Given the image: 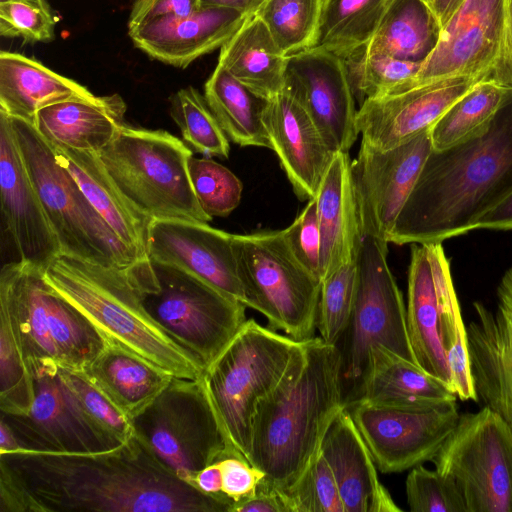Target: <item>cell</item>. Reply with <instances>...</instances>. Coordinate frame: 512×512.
Wrapping results in <instances>:
<instances>
[{
  "mask_svg": "<svg viewBox=\"0 0 512 512\" xmlns=\"http://www.w3.org/2000/svg\"><path fill=\"white\" fill-rule=\"evenodd\" d=\"M163 466L135 434L91 453L0 454V512H232Z\"/></svg>",
  "mask_w": 512,
  "mask_h": 512,
  "instance_id": "obj_1",
  "label": "cell"
},
{
  "mask_svg": "<svg viewBox=\"0 0 512 512\" xmlns=\"http://www.w3.org/2000/svg\"><path fill=\"white\" fill-rule=\"evenodd\" d=\"M512 193V100L478 135L432 150L388 243H442L475 230Z\"/></svg>",
  "mask_w": 512,
  "mask_h": 512,
  "instance_id": "obj_2",
  "label": "cell"
},
{
  "mask_svg": "<svg viewBox=\"0 0 512 512\" xmlns=\"http://www.w3.org/2000/svg\"><path fill=\"white\" fill-rule=\"evenodd\" d=\"M346 408L340 354L321 337L301 343L285 375L259 404L249 463L285 491L320 455L334 418Z\"/></svg>",
  "mask_w": 512,
  "mask_h": 512,
  "instance_id": "obj_3",
  "label": "cell"
},
{
  "mask_svg": "<svg viewBox=\"0 0 512 512\" xmlns=\"http://www.w3.org/2000/svg\"><path fill=\"white\" fill-rule=\"evenodd\" d=\"M139 264L106 267L60 253L45 266L43 277L106 339L172 376L200 378L201 363L147 312L136 276Z\"/></svg>",
  "mask_w": 512,
  "mask_h": 512,
  "instance_id": "obj_4",
  "label": "cell"
},
{
  "mask_svg": "<svg viewBox=\"0 0 512 512\" xmlns=\"http://www.w3.org/2000/svg\"><path fill=\"white\" fill-rule=\"evenodd\" d=\"M301 343L247 319L203 372L229 447L246 461L257 408L279 384Z\"/></svg>",
  "mask_w": 512,
  "mask_h": 512,
  "instance_id": "obj_5",
  "label": "cell"
},
{
  "mask_svg": "<svg viewBox=\"0 0 512 512\" xmlns=\"http://www.w3.org/2000/svg\"><path fill=\"white\" fill-rule=\"evenodd\" d=\"M98 155L122 194L152 220H212L190 180L192 150L169 132L125 123Z\"/></svg>",
  "mask_w": 512,
  "mask_h": 512,
  "instance_id": "obj_6",
  "label": "cell"
},
{
  "mask_svg": "<svg viewBox=\"0 0 512 512\" xmlns=\"http://www.w3.org/2000/svg\"><path fill=\"white\" fill-rule=\"evenodd\" d=\"M10 119L60 252L106 267L145 263L139 262L107 225L74 177L58 162L51 143L33 124Z\"/></svg>",
  "mask_w": 512,
  "mask_h": 512,
  "instance_id": "obj_7",
  "label": "cell"
},
{
  "mask_svg": "<svg viewBox=\"0 0 512 512\" xmlns=\"http://www.w3.org/2000/svg\"><path fill=\"white\" fill-rule=\"evenodd\" d=\"M144 306L204 370L246 322V306L194 275L151 261L137 268Z\"/></svg>",
  "mask_w": 512,
  "mask_h": 512,
  "instance_id": "obj_8",
  "label": "cell"
},
{
  "mask_svg": "<svg viewBox=\"0 0 512 512\" xmlns=\"http://www.w3.org/2000/svg\"><path fill=\"white\" fill-rule=\"evenodd\" d=\"M387 254V242L362 234L356 256L355 303L335 345L340 354L346 406L358 393L372 346L382 345L418 365L409 339L406 307Z\"/></svg>",
  "mask_w": 512,
  "mask_h": 512,
  "instance_id": "obj_9",
  "label": "cell"
},
{
  "mask_svg": "<svg viewBox=\"0 0 512 512\" xmlns=\"http://www.w3.org/2000/svg\"><path fill=\"white\" fill-rule=\"evenodd\" d=\"M131 423L133 433L156 459L193 486L203 468L236 455L229 447L202 376H173Z\"/></svg>",
  "mask_w": 512,
  "mask_h": 512,
  "instance_id": "obj_10",
  "label": "cell"
},
{
  "mask_svg": "<svg viewBox=\"0 0 512 512\" xmlns=\"http://www.w3.org/2000/svg\"><path fill=\"white\" fill-rule=\"evenodd\" d=\"M246 307L297 342L315 337L321 281L295 257L283 230L233 234Z\"/></svg>",
  "mask_w": 512,
  "mask_h": 512,
  "instance_id": "obj_11",
  "label": "cell"
},
{
  "mask_svg": "<svg viewBox=\"0 0 512 512\" xmlns=\"http://www.w3.org/2000/svg\"><path fill=\"white\" fill-rule=\"evenodd\" d=\"M432 462L467 512H512V431L490 408L461 414Z\"/></svg>",
  "mask_w": 512,
  "mask_h": 512,
  "instance_id": "obj_12",
  "label": "cell"
},
{
  "mask_svg": "<svg viewBox=\"0 0 512 512\" xmlns=\"http://www.w3.org/2000/svg\"><path fill=\"white\" fill-rule=\"evenodd\" d=\"M346 408L383 474L432 461L460 416L456 400L413 405L355 402Z\"/></svg>",
  "mask_w": 512,
  "mask_h": 512,
  "instance_id": "obj_13",
  "label": "cell"
},
{
  "mask_svg": "<svg viewBox=\"0 0 512 512\" xmlns=\"http://www.w3.org/2000/svg\"><path fill=\"white\" fill-rule=\"evenodd\" d=\"M26 365L33 384L29 411L23 415L1 413L20 451L91 453L119 445L89 419L56 361L42 359Z\"/></svg>",
  "mask_w": 512,
  "mask_h": 512,
  "instance_id": "obj_14",
  "label": "cell"
},
{
  "mask_svg": "<svg viewBox=\"0 0 512 512\" xmlns=\"http://www.w3.org/2000/svg\"><path fill=\"white\" fill-rule=\"evenodd\" d=\"M462 77L512 86L504 63L503 0H462L407 89Z\"/></svg>",
  "mask_w": 512,
  "mask_h": 512,
  "instance_id": "obj_15",
  "label": "cell"
},
{
  "mask_svg": "<svg viewBox=\"0 0 512 512\" xmlns=\"http://www.w3.org/2000/svg\"><path fill=\"white\" fill-rule=\"evenodd\" d=\"M432 150L430 130L388 150L361 142L351 171L362 234L388 243Z\"/></svg>",
  "mask_w": 512,
  "mask_h": 512,
  "instance_id": "obj_16",
  "label": "cell"
},
{
  "mask_svg": "<svg viewBox=\"0 0 512 512\" xmlns=\"http://www.w3.org/2000/svg\"><path fill=\"white\" fill-rule=\"evenodd\" d=\"M284 91L305 110L333 152H349L359 131L345 60L320 47L289 56Z\"/></svg>",
  "mask_w": 512,
  "mask_h": 512,
  "instance_id": "obj_17",
  "label": "cell"
},
{
  "mask_svg": "<svg viewBox=\"0 0 512 512\" xmlns=\"http://www.w3.org/2000/svg\"><path fill=\"white\" fill-rule=\"evenodd\" d=\"M457 298L442 243L411 244L406 318L418 365L454 392L441 337L442 314Z\"/></svg>",
  "mask_w": 512,
  "mask_h": 512,
  "instance_id": "obj_18",
  "label": "cell"
},
{
  "mask_svg": "<svg viewBox=\"0 0 512 512\" xmlns=\"http://www.w3.org/2000/svg\"><path fill=\"white\" fill-rule=\"evenodd\" d=\"M479 81L451 78L366 99L356 116L361 142L388 150L410 141L430 130Z\"/></svg>",
  "mask_w": 512,
  "mask_h": 512,
  "instance_id": "obj_19",
  "label": "cell"
},
{
  "mask_svg": "<svg viewBox=\"0 0 512 512\" xmlns=\"http://www.w3.org/2000/svg\"><path fill=\"white\" fill-rule=\"evenodd\" d=\"M466 327L470 369L477 399L512 431V266L497 287L494 311L474 302Z\"/></svg>",
  "mask_w": 512,
  "mask_h": 512,
  "instance_id": "obj_20",
  "label": "cell"
},
{
  "mask_svg": "<svg viewBox=\"0 0 512 512\" xmlns=\"http://www.w3.org/2000/svg\"><path fill=\"white\" fill-rule=\"evenodd\" d=\"M148 252L151 261L184 270L244 304L233 234L204 223L152 220Z\"/></svg>",
  "mask_w": 512,
  "mask_h": 512,
  "instance_id": "obj_21",
  "label": "cell"
},
{
  "mask_svg": "<svg viewBox=\"0 0 512 512\" xmlns=\"http://www.w3.org/2000/svg\"><path fill=\"white\" fill-rule=\"evenodd\" d=\"M0 197L19 260L42 269L60 247L28 174L11 119L0 111Z\"/></svg>",
  "mask_w": 512,
  "mask_h": 512,
  "instance_id": "obj_22",
  "label": "cell"
},
{
  "mask_svg": "<svg viewBox=\"0 0 512 512\" xmlns=\"http://www.w3.org/2000/svg\"><path fill=\"white\" fill-rule=\"evenodd\" d=\"M248 17L225 7H200L186 16H165L129 30L134 46L152 59L186 68L221 48Z\"/></svg>",
  "mask_w": 512,
  "mask_h": 512,
  "instance_id": "obj_23",
  "label": "cell"
},
{
  "mask_svg": "<svg viewBox=\"0 0 512 512\" xmlns=\"http://www.w3.org/2000/svg\"><path fill=\"white\" fill-rule=\"evenodd\" d=\"M263 122L295 194L301 200L313 199L334 153L305 110L284 90L265 101Z\"/></svg>",
  "mask_w": 512,
  "mask_h": 512,
  "instance_id": "obj_24",
  "label": "cell"
},
{
  "mask_svg": "<svg viewBox=\"0 0 512 512\" xmlns=\"http://www.w3.org/2000/svg\"><path fill=\"white\" fill-rule=\"evenodd\" d=\"M335 478L345 512H400L380 482L377 467L349 411L329 426L320 449Z\"/></svg>",
  "mask_w": 512,
  "mask_h": 512,
  "instance_id": "obj_25",
  "label": "cell"
},
{
  "mask_svg": "<svg viewBox=\"0 0 512 512\" xmlns=\"http://www.w3.org/2000/svg\"><path fill=\"white\" fill-rule=\"evenodd\" d=\"M56 159L69 171L87 199L139 262L148 252L152 219L138 210L118 189L98 153L52 144Z\"/></svg>",
  "mask_w": 512,
  "mask_h": 512,
  "instance_id": "obj_26",
  "label": "cell"
},
{
  "mask_svg": "<svg viewBox=\"0 0 512 512\" xmlns=\"http://www.w3.org/2000/svg\"><path fill=\"white\" fill-rule=\"evenodd\" d=\"M351 163L348 152H335L314 197L321 281L356 255L362 236Z\"/></svg>",
  "mask_w": 512,
  "mask_h": 512,
  "instance_id": "obj_27",
  "label": "cell"
},
{
  "mask_svg": "<svg viewBox=\"0 0 512 512\" xmlns=\"http://www.w3.org/2000/svg\"><path fill=\"white\" fill-rule=\"evenodd\" d=\"M127 106L115 93L60 102L40 110L34 126L50 143L99 153L125 124Z\"/></svg>",
  "mask_w": 512,
  "mask_h": 512,
  "instance_id": "obj_28",
  "label": "cell"
},
{
  "mask_svg": "<svg viewBox=\"0 0 512 512\" xmlns=\"http://www.w3.org/2000/svg\"><path fill=\"white\" fill-rule=\"evenodd\" d=\"M94 94L34 58L0 52V111L34 125L37 113L54 104L89 99Z\"/></svg>",
  "mask_w": 512,
  "mask_h": 512,
  "instance_id": "obj_29",
  "label": "cell"
},
{
  "mask_svg": "<svg viewBox=\"0 0 512 512\" xmlns=\"http://www.w3.org/2000/svg\"><path fill=\"white\" fill-rule=\"evenodd\" d=\"M81 370L130 419L146 408L173 377L110 339Z\"/></svg>",
  "mask_w": 512,
  "mask_h": 512,
  "instance_id": "obj_30",
  "label": "cell"
},
{
  "mask_svg": "<svg viewBox=\"0 0 512 512\" xmlns=\"http://www.w3.org/2000/svg\"><path fill=\"white\" fill-rule=\"evenodd\" d=\"M456 397L444 382L417 364L382 345H374L369 351L367 370L352 403L413 405L451 401Z\"/></svg>",
  "mask_w": 512,
  "mask_h": 512,
  "instance_id": "obj_31",
  "label": "cell"
},
{
  "mask_svg": "<svg viewBox=\"0 0 512 512\" xmlns=\"http://www.w3.org/2000/svg\"><path fill=\"white\" fill-rule=\"evenodd\" d=\"M288 59L261 18L253 15L222 45L218 64L268 100L283 91Z\"/></svg>",
  "mask_w": 512,
  "mask_h": 512,
  "instance_id": "obj_32",
  "label": "cell"
},
{
  "mask_svg": "<svg viewBox=\"0 0 512 512\" xmlns=\"http://www.w3.org/2000/svg\"><path fill=\"white\" fill-rule=\"evenodd\" d=\"M440 30L441 26L424 0H391L361 50L422 62L435 47Z\"/></svg>",
  "mask_w": 512,
  "mask_h": 512,
  "instance_id": "obj_33",
  "label": "cell"
},
{
  "mask_svg": "<svg viewBox=\"0 0 512 512\" xmlns=\"http://www.w3.org/2000/svg\"><path fill=\"white\" fill-rule=\"evenodd\" d=\"M204 97L227 137L240 146L272 149L263 122L264 99L220 64L204 85Z\"/></svg>",
  "mask_w": 512,
  "mask_h": 512,
  "instance_id": "obj_34",
  "label": "cell"
},
{
  "mask_svg": "<svg viewBox=\"0 0 512 512\" xmlns=\"http://www.w3.org/2000/svg\"><path fill=\"white\" fill-rule=\"evenodd\" d=\"M512 100V86L485 79L460 98L430 129L433 150H443L481 133Z\"/></svg>",
  "mask_w": 512,
  "mask_h": 512,
  "instance_id": "obj_35",
  "label": "cell"
},
{
  "mask_svg": "<svg viewBox=\"0 0 512 512\" xmlns=\"http://www.w3.org/2000/svg\"><path fill=\"white\" fill-rule=\"evenodd\" d=\"M391 0H324L317 44L346 59L362 49Z\"/></svg>",
  "mask_w": 512,
  "mask_h": 512,
  "instance_id": "obj_36",
  "label": "cell"
},
{
  "mask_svg": "<svg viewBox=\"0 0 512 512\" xmlns=\"http://www.w3.org/2000/svg\"><path fill=\"white\" fill-rule=\"evenodd\" d=\"M324 0H266L258 15L282 52L291 56L317 44Z\"/></svg>",
  "mask_w": 512,
  "mask_h": 512,
  "instance_id": "obj_37",
  "label": "cell"
},
{
  "mask_svg": "<svg viewBox=\"0 0 512 512\" xmlns=\"http://www.w3.org/2000/svg\"><path fill=\"white\" fill-rule=\"evenodd\" d=\"M170 116L179 127L182 139L193 151L228 158L229 140L210 109L204 95L192 87L171 95Z\"/></svg>",
  "mask_w": 512,
  "mask_h": 512,
  "instance_id": "obj_38",
  "label": "cell"
},
{
  "mask_svg": "<svg viewBox=\"0 0 512 512\" xmlns=\"http://www.w3.org/2000/svg\"><path fill=\"white\" fill-rule=\"evenodd\" d=\"M344 60L359 105L366 99L407 89L421 66V62L369 54L361 49Z\"/></svg>",
  "mask_w": 512,
  "mask_h": 512,
  "instance_id": "obj_39",
  "label": "cell"
},
{
  "mask_svg": "<svg viewBox=\"0 0 512 512\" xmlns=\"http://www.w3.org/2000/svg\"><path fill=\"white\" fill-rule=\"evenodd\" d=\"M356 256L321 282L316 327L326 343L336 345L350 320L356 297Z\"/></svg>",
  "mask_w": 512,
  "mask_h": 512,
  "instance_id": "obj_40",
  "label": "cell"
},
{
  "mask_svg": "<svg viewBox=\"0 0 512 512\" xmlns=\"http://www.w3.org/2000/svg\"><path fill=\"white\" fill-rule=\"evenodd\" d=\"M33 399L32 378L6 312L0 310V409L26 414Z\"/></svg>",
  "mask_w": 512,
  "mask_h": 512,
  "instance_id": "obj_41",
  "label": "cell"
},
{
  "mask_svg": "<svg viewBox=\"0 0 512 512\" xmlns=\"http://www.w3.org/2000/svg\"><path fill=\"white\" fill-rule=\"evenodd\" d=\"M190 180L202 210L210 217H225L240 203L243 185L225 166L210 158L188 161Z\"/></svg>",
  "mask_w": 512,
  "mask_h": 512,
  "instance_id": "obj_42",
  "label": "cell"
},
{
  "mask_svg": "<svg viewBox=\"0 0 512 512\" xmlns=\"http://www.w3.org/2000/svg\"><path fill=\"white\" fill-rule=\"evenodd\" d=\"M60 374L89 419L117 444L132 437L131 419L124 415L79 369L60 366Z\"/></svg>",
  "mask_w": 512,
  "mask_h": 512,
  "instance_id": "obj_43",
  "label": "cell"
},
{
  "mask_svg": "<svg viewBox=\"0 0 512 512\" xmlns=\"http://www.w3.org/2000/svg\"><path fill=\"white\" fill-rule=\"evenodd\" d=\"M283 494L289 512H345L335 478L321 452Z\"/></svg>",
  "mask_w": 512,
  "mask_h": 512,
  "instance_id": "obj_44",
  "label": "cell"
},
{
  "mask_svg": "<svg viewBox=\"0 0 512 512\" xmlns=\"http://www.w3.org/2000/svg\"><path fill=\"white\" fill-rule=\"evenodd\" d=\"M405 490L412 512H467L455 482L422 464L411 468L406 477Z\"/></svg>",
  "mask_w": 512,
  "mask_h": 512,
  "instance_id": "obj_45",
  "label": "cell"
},
{
  "mask_svg": "<svg viewBox=\"0 0 512 512\" xmlns=\"http://www.w3.org/2000/svg\"><path fill=\"white\" fill-rule=\"evenodd\" d=\"M58 17L47 0H10L0 4V35L24 42H51Z\"/></svg>",
  "mask_w": 512,
  "mask_h": 512,
  "instance_id": "obj_46",
  "label": "cell"
},
{
  "mask_svg": "<svg viewBox=\"0 0 512 512\" xmlns=\"http://www.w3.org/2000/svg\"><path fill=\"white\" fill-rule=\"evenodd\" d=\"M283 233L295 257L310 273L321 281V238L314 198L308 200L305 208L283 230Z\"/></svg>",
  "mask_w": 512,
  "mask_h": 512,
  "instance_id": "obj_47",
  "label": "cell"
},
{
  "mask_svg": "<svg viewBox=\"0 0 512 512\" xmlns=\"http://www.w3.org/2000/svg\"><path fill=\"white\" fill-rule=\"evenodd\" d=\"M217 462L222 472V492L234 503L253 496L265 477L263 471L240 456L228 455Z\"/></svg>",
  "mask_w": 512,
  "mask_h": 512,
  "instance_id": "obj_48",
  "label": "cell"
},
{
  "mask_svg": "<svg viewBox=\"0 0 512 512\" xmlns=\"http://www.w3.org/2000/svg\"><path fill=\"white\" fill-rule=\"evenodd\" d=\"M200 8V0H135L128 20V31L165 16H186Z\"/></svg>",
  "mask_w": 512,
  "mask_h": 512,
  "instance_id": "obj_49",
  "label": "cell"
},
{
  "mask_svg": "<svg viewBox=\"0 0 512 512\" xmlns=\"http://www.w3.org/2000/svg\"><path fill=\"white\" fill-rule=\"evenodd\" d=\"M232 512H289L283 491L263 479L253 496L234 503Z\"/></svg>",
  "mask_w": 512,
  "mask_h": 512,
  "instance_id": "obj_50",
  "label": "cell"
},
{
  "mask_svg": "<svg viewBox=\"0 0 512 512\" xmlns=\"http://www.w3.org/2000/svg\"><path fill=\"white\" fill-rule=\"evenodd\" d=\"M476 229L512 230V193L485 214L478 222Z\"/></svg>",
  "mask_w": 512,
  "mask_h": 512,
  "instance_id": "obj_51",
  "label": "cell"
},
{
  "mask_svg": "<svg viewBox=\"0 0 512 512\" xmlns=\"http://www.w3.org/2000/svg\"><path fill=\"white\" fill-rule=\"evenodd\" d=\"M194 486L200 491L217 495L222 492V472L218 462H215L198 472L194 482Z\"/></svg>",
  "mask_w": 512,
  "mask_h": 512,
  "instance_id": "obj_52",
  "label": "cell"
},
{
  "mask_svg": "<svg viewBox=\"0 0 512 512\" xmlns=\"http://www.w3.org/2000/svg\"><path fill=\"white\" fill-rule=\"evenodd\" d=\"M266 0H200V7H225L235 9L245 16L256 15Z\"/></svg>",
  "mask_w": 512,
  "mask_h": 512,
  "instance_id": "obj_53",
  "label": "cell"
},
{
  "mask_svg": "<svg viewBox=\"0 0 512 512\" xmlns=\"http://www.w3.org/2000/svg\"><path fill=\"white\" fill-rule=\"evenodd\" d=\"M504 1V63L512 81V0Z\"/></svg>",
  "mask_w": 512,
  "mask_h": 512,
  "instance_id": "obj_54",
  "label": "cell"
},
{
  "mask_svg": "<svg viewBox=\"0 0 512 512\" xmlns=\"http://www.w3.org/2000/svg\"><path fill=\"white\" fill-rule=\"evenodd\" d=\"M461 2L462 0H431L429 6L441 28Z\"/></svg>",
  "mask_w": 512,
  "mask_h": 512,
  "instance_id": "obj_55",
  "label": "cell"
},
{
  "mask_svg": "<svg viewBox=\"0 0 512 512\" xmlns=\"http://www.w3.org/2000/svg\"><path fill=\"white\" fill-rule=\"evenodd\" d=\"M20 451V446L10 429V427L1 420L0 423V454Z\"/></svg>",
  "mask_w": 512,
  "mask_h": 512,
  "instance_id": "obj_56",
  "label": "cell"
},
{
  "mask_svg": "<svg viewBox=\"0 0 512 512\" xmlns=\"http://www.w3.org/2000/svg\"><path fill=\"white\" fill-rule=\"evenodd\" d=\"M9 1H10V0H0V4H1V3H7V2H9Z\"/></svg>",
  "mask_w": 512,
  "mask_h": 512,
  "instance_id": "obj_57",
  "label": "cell"
},
{
  "mask_svg": "<svg viewBox=\"0 0 512 512\" xmlns=\"http://www.w3.org/2000/svg\"><path fill=\"white\" fill-rule=\"evenodd\" d=\"M428 5L430 4L431 0H424Z\"/></svg>",
  "mask_w": 512,
  "mask_h": 512,
  "instance_id": "obj_58",
  "label": "cell"
}]
</instances>
